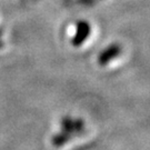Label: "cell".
Here are the masks:
<instances>
[{
	"label": "cell",
	"mask_w": 150,
	"mask_h": 150,
	"mask_svg": "<svg viewBox=\"0 0 150 150\" xmlns=\"http://www.w3.org/2000/svg\"><path fill=\"white\" fill-rule=\"evenodd\" d=\"M62 127H64L62 132L58 134L57 137H54V145L57 146L64 145V142H67L74 136L82 132L83 128H85V125H83V121L81 119L72 120L70 118H66L62 122Z\"/></svg>",
	"instance_id": "cell-1"
},
{
	"label": "cell",
	"mask_w": 150,
	"mask_h": 150,
	"mask_svg": "<svg viewBox=\"0 0 150 150\" xmlns=\"http://www.w3.org/2000/svg\"><path fill=\"white\" fill-rule=\"evenodd\" d=\"M120 54H121V47L118 43H112L100 52L98 57V62L100 66H106L109 62H111V60L119 57Z\"/></svg>",
	"instance_id": "cell-2"
},
{
	"label": "cell",
	"mask_w": 150,
	"mask_h": 150,
	"mask_svg": "<svg viewBox=\"0 0 150 150\" xmlns=\"http://www.w3.org/2000/svg\"><path fill=\"white\" fill-rule=\"evenodd\" d=\"M91 31V28L89 22L81 20L77 23V29H76V35L72 39V45L75 47H79L87 40V38L89 37Z\"/></svg>",
	"instance_id": "cell-3"
}]
</instances>
